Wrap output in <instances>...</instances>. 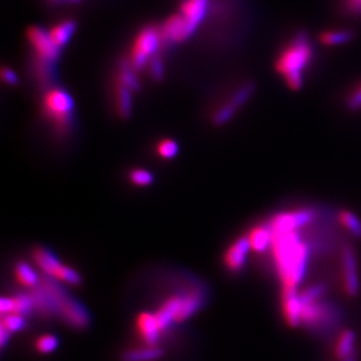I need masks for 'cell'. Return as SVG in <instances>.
<instances>
[{"mask_svg": "<svg viewBox=\"0 0 361 361\" xmlns=\"http://www.w3.org/2000/svg\"><path fill=\"white\" fill-rule=\"evenodd\" d=\"M157 155H160L163 160H172L175 155H178V143L171 138H165L158 142L155 146Z\"/></svg>", "mask_w": 361, "mask_h": 361, "instance_id": "83f0119b", "label": "cell"}, {"mask_svg": "<svg viewBox=\"0 0 361 361\" xmlns=\"http://www.w3.org/2000/svg\"><path fill=\"white\" fill-rule=\"evenodd\" d=\"M149 68H150L152 78H155V80H160V78H163V63H162V60L158 56L151 58V61L149 63Z\"/></svg>", "mask_w": 361, "mask_h": 361, "instance_id": "836d02e7", "label": "cell"}, {"mask_svg": "<svg viewBox=\"0 0 361 361\" xmlns=\"http://www.w3.org/2000/svg\"><path fill=\"white\" fill-rule=\"evenodd\" d=\"M254 83L252 82H245L241 86L234 90V93L230 95V98L223 102L218 109L215 110L212 120L214 124L223 125L230 122L237 111L250 100L254 94Z\"/></svg>", "mask_w": 361, "mask_h": 361, "instance_id": "9c48e42d", "label": "cell"}, {"mask_svg": "<svg viewBox=\"0 0 361 361\" xmlns=\"http://www.w3.org/2000/svg\"><path fill=\"white\" fill-rule=\"evenodd\" d=\"M346 108L350 111H359L361 109V82L351 90L345 101Z\"/></svg>", "mask_w": 361, "mask_h": 361, "instance_id": "1f68e13d", "label": "cell"}, {"mask_svg": "<svg viewBox=\"0 0 361 361\" xmlns=\"http://www.w3.org/2000/svg\"><path fill=\"white\" fill-rule=\"evenodd\" d=\"M135 90L117 81L116 109L120 116L128 117L132 109V93Z\"/></svg>", "mask_w": 361, "mask_h": 361, "instance_id": "cb8c5ba5", "label": "cell"}, {"mask_svg": "<svg viewBox=\"0 0 361 361\" xmlns=\"http://www.w3.org/2000/svg\"><path fill=\"white\" fill-rule=\"evenodd\" d=\"M55 1H60V0H55Z\"/></svg>", "mask_w": 361, "mask_h": 361, "instance_id": "74e56055", "label": "cell"}, {"mask_svg": "<svg viewBox=\"0 0 361 361\" xmlns=\"http://www.w3.org/2000/svg\"><path fill=\"white\" fill-rule=\"evenodd\" d=\"M25 316L19 314H8L1 318V327H4L10 333H16L25 327Z\"/></svg>", "mask_w": 361, "mask_h": 361, "instance_id": "f546056e", "label": "cell"}, {"mask_svg": "<svg viewBox=\"0 0 361 361\" xmlns=\"http://www.w3.org/2000/svg\"><path fill=\"white\" fill-rule=\"evenodd\" d=\"M342 6L347 14L361 17V0H342Z\"/></svg>", "mask_w": 361, "mask_h": 361, "instance_id": "d6a6232c", "label": "cell"}, {"mask_svg": "<svg viewBox=\"0 0 361 361\" xmlns=\"http://www.w3.org/2000/svg\"><path fill=\"white\" fill-rule=\"evenodd\" d=\"M210 6V0H182L178 13L183 17L192 34L206 19Z\"/></svg>", "mask_w": 361, "mask_h": 361, "instance_id": "4fadbf2b", "label": "cell"}, {"mask_svg": "<svg viewBox=\"0 0 361 361\" xmlns=\"http://www.w3.org/2000/svg\"><path fill=\"white\" fill-rule=\"evenodd\" d=\"M135 327L143 344L158 345L160 337L163 336V331L160 329L155 312H150V311L140 312V315L137 316Z\"/></svg>", "mask_w": 361, "mask_h": 361, "instance_id": "9a60e30c", "label": "cell"}, {"mask_svg": "<svg viewBox=\"0 0 361 361\" xmlns=\"http://www.w3.org/2000/svg\"><path fill=\"white\" fill-rule=\"evenodd\" d=\"M28 39L40 61L50 65L58 60L61 50L53 43L48 31L33 26L28 28Z\"/></svg>", "mask_w": 361, "mask_h": 361, "instance_id": "8fae6325", "label": "cell"}, {"mask_svg": "<svg viewBox=\"0 0 361 361\" xmlns=\"http://www.w3.org/2000/svg\"><path fill=\"white\" fill-rule=\"evenodd\" d=\"M314 56V43L305 31L296 32L282 46L275 60V70L282 76L289 89L298 91L303 88L305 73Z\"/></svg>", "mask_w": 361, "mask_h": 361, "instance_id": "3957f363", "label": "cell"}, {"mask_svg": "<svg viewBox=\"0 0 361 361\" xmlns=\"http://www.w3.org/2000/svg\"><path fill=\"white\" fill-rule=\"evenodd\" d=\"M342 287L350 297H355L360 292V277L358 270L357 254L353 247L345 245L340 254Z\"/></svg>", "mask_w": 361, "mask_h": 361, "instance_id": "30bf717a", "label": "cell"}, {"mask_svg": "<svg viewBox=\"0 0 361 361\" xmlns=\"http://www.w3.org/2000/svg\"><path fill=\"white\" fill-rule=\"evenodd\" d=\"M336 316L337 310L334 309L333 305L320 299L314 303L303 305L302 325L307 329L327 327L336 318Z\"/></svg>", "mask_w": 361, "mask_h": 361, "instance_id": "7c38bea8", "label": "cell"}, {"mask_svg": "<svg viewBox=\"0 0 361 361\" xmlns=\"http://www.w3.org/2000/svg\"><path fill=\"white\" fill-rule=\"evenodd\" d=\"M162 43L164 41L160 28L155 26L142 28L132 43L129 65L135 70L143 69L158 54Z\"/></svg>", "mask_w": 361, "mask_h": 361, "instance_id": "52a82bcc", "label": "cell"}, {"mask_svg": "<svg viewBox=\"0 0 361 361\" xmlns=\"http://www.w3.org/2000/svg\"><path fill=\"white\" fill-rule=\"evenodd\" d=\"M338 220L340 225L345 228L352 237L361 239V220L357 214L349 210H342L339 212Z\"/></svg>", "mask_w": 361, "mask_h": 361, "instance_id": "d4e9b609", "label": "cell"}, {"mask_svg": "<svg viewBox=\"0 0 361 361\" xmlns=\"http://www.w3.org/2000/svg\"><path fill=\"white\" fill-rule=\"evenodd\" d=\"M1 76H3V80H4L8 85L10 86H16L19 82V78L18 75L16 74L14 70H12L11 68H4L3 72H1Z\"/></svg>", "mask_w": 361, "mask_h": 361, "instance_id": "e575fe53", "label": "cell"}, {"mask_svg": "<svg viewBox=\"0 0 361 361\" xmlns=\"http://www.w3.org/2000/svg\"><path fill=\"white\" fill-rule=\"evenodd\" d=\"M252 250L248 237H240L234 241L225 252L226 268L232 272H239L245 268L249 252Z\"/></svg>", "mask_w": 361, "mask_h": 361, "instance_id": "2e32d148", "label": "cell"}, {"mask_svg": "<svg viewBox=\"0 0 361 361\" xmlns=\"http://www.w3.org/2000/svg\"><path fill=\"white\" fill-rule=\"evenodd\" d=\"M317 217L318 213L314 208H299L275 214L268 223L274 234L299 232L304 227L314 223Z\"/></svg>", "mask_w": 361, "mask_h": 361, "instance_id": "ba28073f", "label": "cell"}, {"mask_svg": "<svg viewBox=\"0 0 361 361\" xmlns=\"http://www.w3.org/2000/svg\"><path fill=\"white\" fill-rule=\"evenodd\" d=\"M302 310L298 289L282 287V314L289 327H302Z\"/></svg>", "mask_w": 361, "mask_h": 361, "instance_id": "5bb4252c", "label": "cell"}, {"mask_svg": "<svg viewBox=\"0 0 361 361\" xmlns=\"http://www.w3.org/2000/svg\"><path fill=\"white\" fill-rule=\"evenodd\" d=\"M129 179L135 186L146 187L153 183V175L144 168H135L130 172Z\"/></svg>", "mask_w": 361, "mask_h": 361, "instance_id": "4dcf8cb0", "label": "cell"}, {"mask_svg": "<svg viewBox=\"0 0 361 361\" xmlns=\"http://www.w3.org/2000/svg\"><path fill=\"white\" fill-rule=\"evenodd\" d=\"M12 298V314H19V315L26 316L33 310V302H32L31 295L28 294H20V295L13 296Z\"/></svg>", "mask_w": 361, "mask_h": 361, "instance_id": "4316f807", "label": "cell"}, {"mask_svg": "<svg viewBox=\"0 0 361 361\" xmlns=\"http://www.w3.org/2000/svg\"><path fill=\"white\" fill-rule=\"evenodd\" d=\"M353 38L354 32L350 28H333L322 31L319 34V43L322 46L337 47L350 43Z\"/></svg>", "mask_w": 361, "mask_h": 361, "instance_id": "ffe728a7", "label": "cell"}, {"mask_svg": "<svg viewBox=\"0 0 361 361\" xmlns=\"http://www.w3.org/2000/svg\"><path fill=\"white\" fill-rule=\"evenodd\" d=\"M205 290L198 285L168 296L155 312L163 333L175 322H184L195 315L205 303Z\"/></svg>", "mask_w": 361, "mask_h": 361, "instance_id": "277c9868", "label": "cell"}, {"mask_svg": "<svg viewBox=\"0 0 361 361\" xmlns=\"http://www.w3.org/2000/svg\"><path fill=\"white\" fill-rule=\"evenodd\" d=\"M43 111L58 131L66 132L73 122L74 100L70 94L61 88L46 91L43 98Z\"/></svg>", "mask_w": 361, "mask_h": 361, "instance_id": "5b68a950", "label": "cell"}, {"mask_svg": "<svg viewBox=\"0 0 361 361\" xmlns=\"http://www.w3.org/2000/svg\"><path fill=\"white\" fill-rule=\"evenodd\" d=\"M164 357V350L158 345L143 344L125 351L122 361H158Z\"/></svg>", "mask_w": 361, "mask_h": 361, "instance_id": "d6986e66", "label": "cell"}, {"mask_svg": "<svg viewBox=\"0 0 361 361\" xmlns=\"http://www.w3.org/2000/svg\"><path fill=\"white\" fill-rule=\"evenodd\" d=\"M35 350L41 354H51L58 346V339L53 334H43L35 340Z\"/></svg>", "mask_w": 361, "mask_h": 361, "instance_id": "f1b7e54d", "label": "cell"}, {"mask_svg": "<svg viewBox=\"0 0 361 361\" xmlns=\"http://www.w3.org/2000/svg\"><path fill=\"white\" fill-rule=\"evenodd\" d=\"M11 334L10 332H8L6 329H4V327H1V334H0V342H1V346L4 347L5 345H6V342H8V339H10V337H11Z\"/></svg>", "mask_w": 361, "mask_h": 361, "instance_id": "d590c367", "label": "cell"}, {"mask_svg": "<svg viewBox=\"0 0 361 361\" xmlns=\"http://www.w3.org/2000/svg\"><path fill=\"white\" fill-rule=\"evenodd\" d=\"M14 277L21 287H28L30 290L38 287V284L41 281L38 272H35L31 264L23 261H20L14 265Z\"/></svg>", "mask_w": 361, "mask_h": 361, "instance_id": "7402d4cb", "label": "cell"}, {"mask_svg": "<svg viewBox=\"0 0 361 361\" xmlns=\"http://www.w3.org/2000/svg\"><path fill=\"white\" fill-rule=\"evenodd\" d=\"M160 33L163 36L164 43H183L193 35L183 17L179 13L166 19L160 28Z\"/></svg>", "mask_w": 361, "mask_h": 361, "instance_id": "e0dca14e", "label": "cell"}, {"mask_svg": "<svg viewBox=\"0 0 361 361\" xmlns=\"http://www.w3.org/2000/svg\"><path fill=\"white\" fill-rule=\"evenodd\" d=\"M355 340L357 336L352 330H344L339 334L336 346H334V355L339 361L344 360L355 353Z\"/></svg>", "mask_w": 361, "mask_h": 361, "instance_id": "603a6c76", "label": "cell"}, {"mask_svg": "<svg viewBox=\"0 0 361 361\" xmlns=\"http://www.w3.org/2000/svg\"><path fill=\"white\" fill-rule=\"evenodd\" d=\"M247 237L252 252L262 254L272 249L274 233L269 223L254 226Z\"/></svg>", "mask_w": 361, "mask_h": 361, "instance_id": "ac0fdd59", "label": "cell"}, {"mask_svg": "<svg viewBox=\"0 0 361 361\" xmlns=\"http://www.w3.org/2000/svg\"><path fill=\"white\" fill-rule=\"evenodd\" d=\"M32 259L35 265L43 275L56 281L58 283L78 287L82 283V277L74 268L63 264L53 252L43 247H35L32 252Z\"/></svg>", "mask_w": 361, "mask_h": 361, "instance_id": "8992f818", "label": "cell"}, {"mask_svg": "<svg viewBox=\"0 0 361 361\" xmlns=\"http://www.w3.org/2000/svg\"><path fill=\"white\" fill-rule=\"evenodd\" d=\"M272 259L282 287H296L303 283L310 261V245L299 232L274 234Z\"/></svg>", "mask_w": 361, "mask_h": 361, "instance_id": "7a4b0ae2", "label": "cell"}, {"mask_svg": "<svg viewBox=\"0 0 361 361\" xmlns=\"http://www.w3.org/2000/svg\"><path fill=\"white\" fill-rule=\"evenodd\" d=\"M327 292V285L322 282L311 284L310 287H305L302 292H299V297L302 300V304L314 303L317 300H320L325 296Z\"/></svg>", "mask_w": 361, "mask_h": 361, "instance_id": "484cf974", "label": "cell"}, {"mask_svg": "<svg viewBox=\"0 0 361 361\" xmlns=\"http://www.w3.org/2000/svg\"><path fill=\"white\" fill-rule=\"evenodd\" d=\"M56 281L43 277L30 292L33 300V310L41 316H55L66 325L75 330H85L89 325L90 318L86 309L67 295Z\"/></svg>", "mask_w": 361, "mask_h": 361, "instance_id": "6da1fadb", "label": "cell"}, {"mask_svg": "<svg viewBox=\"0 0 361 361\" xmlns=\"http://www.w3.org/2000/svg\"><path fill=\"white\" fill-rule=\"evenodd\" d=\"M75 30H76V23L73 20H63L54 25L48 33L51 35L53 43L61 50L73 38Z\"/></svg>", "mask_w": 361, "mask_h": 361, "instance_id": "44dd1931", "label": "cell"}, {"mask_svg": "<svg viewBox=\"0 0 361 361\" xmlns=\"http://www.w3.org/2000/svg\"><path fill=\"white\" fill-rule=\"evenodd\" d=\"M342 361H358L357 352L352 354V355H350V357L346 358V359H344V360Z\"/></svg>", "mask_w": 361, "mask_h": 361, "instance_id": "8d00e7d4", "label": "cell"}]
</instances>
